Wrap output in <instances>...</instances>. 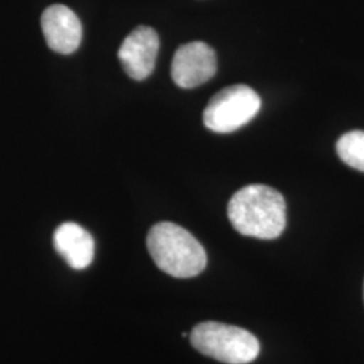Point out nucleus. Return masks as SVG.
Listing matches in <instances>:
<instances>
[{
    "label": "nucleus",
    "mask_w": 364,
    "mask_h": 364,
    "mask_svg": "<svg viewBox=\"0 0 364 364\" xmlns=\"http://www.w3.org/2000/svg\"><path fill=\"white\" fill-rule=\"evenodd\" d=\"M228 218L239 234L270 240L281 236L287 227V203L270 186L248 185L230 200Z\"/></svg>",
    "instance_id": "obj_1"
},
{
    "label": "nucleus",
    "mask_w": 364,
    "mask_h": 364,
    "mask_svg": "<svg viewBox=\"0 0 364 364\" xmlns=\"http://www.w3.org/2000/svg\"><path fill=\"white\" fill-rule=\"evenodd\" d=\"M147 248L156 267L174 278H192L204 272L207 252L193 235L180 225L162 221L147 235Z\"/></svg>",
    "instance_id": "obj_2"
},
{
    "label": "nucleus",
    "mask_w": 364,
    "mask_h": 364,
    "mask_svg": "<svg viewBox=\"0 0 364 364\" xmlns=\"http://www.w3.org/2000/svg\"><path fill=\"white\" fill-rule=\"evenodd\" d=\"M197 351L227 364H248L259 355L258 338L239 326L205 321L189 335Z\"/></svg>",
    "instance_id": "obj_3"
},
{
    "label": "nucleus",
    "mask_w": 364,
    "mask_h": 364,
    "mask_svg": "<svg viewBox=\"0 0 364 364\" xmlns=\"http://www.w3.org/2000/svg\"><path fill=\"white\" fill-rule=\"evenodd\" d=\"M259 95L247 85H232L218 92L204 109V124L213 132L239 130L259 112Z\"/></svg>",
    "instance_id": "obj_4"
},
{
    "label": "nucleus",
    "mask_w": 364,
    "mask_h": 364,
    "mask_svg": "<svg viewBox=\"0 0 364 364\" xmlns=\"http://www.w3.org/2000/svg\"><path fill=\"white\" fill-rule=\"evenodd\" d=\"M216 53L205 42H189L180 46L173 57L171 78L183 90L205 84L216 75Z\"/></svg>",
    "instance_id": "obj_5"
},
{
    "label": "nucleus",
    "mask_w": 364,
    "mask_h": 364,
    "mask_svg": "<svg viewBox=\"0 0 364 364\" xmlns=\"http://www.w3.org/2000/svg\"><path fill=\"white\" fill-rule=\"evenodd\" d=\"M159 38L156 30L149 26L136 27L124 38L117 57L124 72L132 80L142 81L156 68Z\"/></svg>",
    "instance_id": "obj_6"
},
{
    "label": "nucleus",
    "mask_w": 364,
    "mask_h": 364,
    "mask_svg": "<svg viewBox=\"0 0 364 364\" xmlns=\"http://www.w3.org/2000/svg\"><path fill=\"white\" fill-rule=\"evenodd\" d=\"M45 41L53 52L72 54L82 39V26L77 15L64 4H53L41 16Z\"/></svg>",
    "instance_id": "obj_7"
},
{
    "label": "nucleus",
    "mask_w": 364,
    "mask_h": 364,
    "mask_svg": "<svg viewBox=\"0 0 364 364\" xmlns=\"http://www.w3.org/2000/svg\"><path fill=\"white\" fill-rule=\"evenodd\" d=\"M54 247L75 270L87 269L95 257L92 235L76 223H64L54 232Z\"/></svg>",
    "instance_id": "obj_8"
},
{
    "label": "nucleus",
    "mask_w": 364,
    "mask_h": 364,
    "mask_svg": "<svg viewBox=\"0 0 364 364\" xmlns=\"http://www.w3.org/2000/svg\"><path fill=\"white\" fill-rule=\"evenodd\" d=\"M340 159L353 169L364 171V131H350L336 144Z\"/></svg>",
    "instance_id": "obj_9"
}]
</instances>
